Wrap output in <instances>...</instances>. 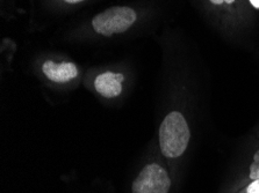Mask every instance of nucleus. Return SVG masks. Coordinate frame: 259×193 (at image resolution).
I'll return each instance as SVG.
<instances>
[{
    "label": "nucleus",
    "mask_w": 259,
    "mask_h": 193,
    "mask_svg": "<svg viewBox=\"0 0 259 193\" xmlns=\"http://www.w3.org/2000/svg\"><path fill=\"white\" fill-rule=\"evenodd\" d=\"M191 140V130L185 116L171 111L159 126V147L167 159H177L186 152Z\"/></svg>",
    "instance_id": "f257e3e1"
},
{
    "label": "nucleus",
    "mask_w": 259,
    "mask_h": 193,
    "mask_svg": "<svg viewBox=\"0 0 259 193\" xmlns=\"http://www.w3.org/2000/svg\"><path fill=\"white\" fill-rule=\"evenodd\" d=\"M249 2L254 9H259V0H249Z\"/></svg>",
    "instance_id": "1a4fd4ad"
},
{
    "label": "nucleus",
    "mask_w": 259,
    "mask_h": 193,
    "mask_svg": "<svg viewBox=\"0 0 259 193\" xmlns=\"http://www.w3.org/2000/svg\"><path fill=\"white\" fill-rule=\"evenodd\" d=\"M210 4L215 6H223V5H234L236 0H209Z\"/></svg>",
    "instance_id": "6e6552de"
},
{
    "label": "nucleus",
    "mask_w": 259,
    "mask_h": 193,
    "mask_svg": "<svg viewBox=\"0 0 259 193\" xmlns=\"http://www.w3.org/2000/svg\"><path fill=\"white\" fill-rule=\"evenodd\" d=\"M137 13L128 6L109 7L92 19V28L101 36L109 37L114 34H122L134 25Z\"/></svg>",
    "instance_id": "f03ea898"
},
{
    "label": "nucleus",
    "mask_w": 259,
    "mask_h": 193,
    "mask_svg": "<svg viewBox=\"0 0 259 193\" xmlns=\"http://www.w3.org/2000/svg\"><path fill=\"white\" fill-rule=\"evenodd\" d=\"M123 80L124 76L122 73H114L107 71L94 79V89L103 97L115 98L122 93Z\"/></svg>",
    "instance_id": "39448f33"
},
{
    "label": "nucleus",
    "mask_w": 259,
    "mask_h": 193,
    "mask_svg": "<svg viewBox=\"0 0 259 193\" xmlns=\"http://www.w3.org/2000/svg\"><path fill=\"white\" fill-rule=\"evenodd\" d=\"M42 72L50 81L56 84H66L78 77L79 70L72 61L56 62L54 60H47L42 65Z\"/></svg>",
    "instance_id": "20e7f679"
},
{
    "label": "nucleus",
    "mask_w": 259,
    "mask_h": 193,
    "mask_svg": "<svg viewBox=\"0 0 259 193\" xmlns=\"http://www.w3.org/2000/svg\"><path fill=\"white\" fill-rule=\"evenodd\" d=\"M63 2H65V3H68V4H78V3L84 2V0H63Z\"/></svg>",
    "instance_id": "9d476101"
},
{
    "label": "nucleus",
    "mask_w": 259,
    "mask_h": 193,
    "mask_svg": "<svg viewBox=\"0 0 259 193\" xmlns=\"http://www.w3.org/2000/svg\"><path fill=\"white\" fill-rule=\"evenodd\" d=\"M249 178H250V180L259 179V149L256 153H254L252 163L250 164Z\"/></svg>",
    "instance_id": "423d86ee"
},
{
    "label": "nucleus",
    "mask_w": 259,
    "mask_h": 193,
    "mask_svg": "<svg viewBox=\"0 0 259 193\" xmlns=\"http://www.w3.org/2000/svg\"><path fill=\"white\" fill-rule=\"evenodd\" d=\"M171 178L158 163H149L141 170L133 182V193H168Z\"/></svg>",
    "instance_id": "7ed1b4c3"
},
{
    "label": "nucleus",
    "mask_w": 259,
    "mask_h": 193,
    "mask_svg": "<svg viewBox=\"0 0 259 193\" xmlns=\"http://www.w3.org/2000/svg\"><path fill=\"white\" fill-rule=\"evenodd\" d=\"M241 193H259V179L252 180Z\"/></svg>",
    "instance_id": "0eeeda50"
}]
</instances>
